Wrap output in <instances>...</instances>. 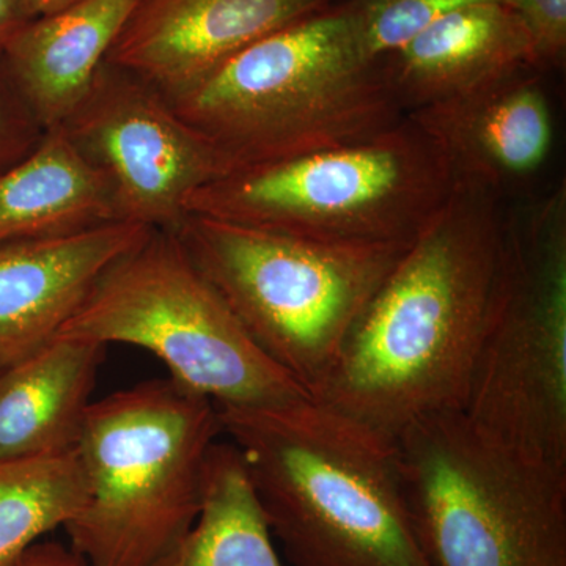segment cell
<instances>
[{"instance_id": "6da1fadb", "label": "cell", "mask_w": 566, "mask_h": 566, "mask_svg": "<svg viewBox=\"0 0 566 566\" xmlns=\"http://www.w3.org/2000/svg\"><path fill=\"white\" fill-rule=\"evenodd\" d=\"M501 196L453 182L368 301L315 401L392 438L461 409L504 271Z\"/></svg>"}, {"instance_id": "7a4b0ae2", "label": "cell", "mask_w": 566, "mask_h": 566, "mask_svg": "<svg viewBox=\"0 0 566 566\" xmlns=\"http://www.w3.org/2000/svg\"><path fill=\"white\" fill-rule=\"evenodd\" d=\"M218 412L292 566H431L392 438L314 398Z\"/></svg>"}, {"instance_id": "3957f363", "label": "cell", "mask_w": 566, "mask_h": 566, "mask_svg": "<svg viewBox=\"0 0 566 566\" xmlns=\"http://www.w3.org/2000/svg\"><path fill=\"white\" fill-rule=\"evenodd\" d=\"M169 103L234 170L370 139L405 118L346 6L263 36Z\"/></svg>"}, {"instance_id": "277c9868", "label": "cell", "mask_w": 566, "mask_h": 566, "mask_svg": "<svg viewBox=\"0 0 566 566\" xmlns=\"http://www.w3.org/2000/svg\"><path fill=\"white\" fill-rule=\"evenodd\" d=\"M222 438L218 408L172 379L92 401L76 453L85 502L66 524L87 566H153L191 528Z\"/></svg>"}, {"instance_id": "5b68a950", "label": "cell", "mask_w": 566, "mask_h": 566, "mask_svg": "<svg viewBox=\"0 0 566 566\" xmlns=\"http://www.w3.org/2000/svg\"><path fill=\"white\" fill-rule=\"evenodd\" d=\"M174 232L253 344L311 397L412 241L327 243L199 214Z\"/></svg>"}, {"instance_id": "8992f818", "label": "cell", "mask_w": 566, "mask_h": 566, "mask_svg": "<svg viewBox=\"0 0 566 566\" xmlns=\"http://www.w3.org/2000/svg\"><path fill=\"white\" fill-rule=\"evenodd\" d=\"M394 449L431 566H566V471L491 441L461 409L417 417Z\"/></svg>"}, {"instance_id": "52a82bcc", "label": "cell", "mask_w": 566, "mask_h": 566, "mask_svg": "<svg viewBox=\"0 0 566 566\" xmlns=\"http://www.w3.org/2000/svg\"><path fill=\"white\" fill-rule=\"evenodd\" d=\"M452 189L444 156L405 115L370 139L233 170L185 212L327 243H409Z\"/></svg>"}, {"instance_id": "ba28073f", "label": "cell", "mask_w": 566, "mask_h": 566, "mask_svg": "<svg viewBox=\"0 0 566 566\" xmlns=\"http://www.w3.org/2000/svg\"><path fill=\"white\" fill-rule=\"evenodd\" d=\"M59 335L145 349L216 408L312 398L253 344L174 230H151L112 264Z\"/></svg>"}, {"instance_id": "9c48e42d", "label": "cell", "mask_w": 566, "mask_h": 566, "mask_svg": "<svg viewBox=\"0 0 566 566\" xmlns=\"http://www.w3.org/2000/svg\"><path fill=\"white\" fill-rule=\"evenodd\" d=\"M463 412L516 455L566 471V189L509 214L501 285Z\"/></svg>"}, {"instance_id": "30bf717a", "label": "cell", "mask_w": 566, "mask_h": 566, "mask_svg": "<svg viewBox=\"0 0 566 566\" xmlns=\"http://www.w3.org/2000/svg\"><path fill=\"white\" fill-rule=\"evenodd\" d=\"M61 126L106 181L123 222L177 229L186 199L234 170L166 96L106 62Z\"/></svg>"}, {"instance_id": "8fae6325", "label": "cell", "mask_w": 566, "mask_h": 566, "mask_svg": "<svg viewBox=\"0 0 566 566\" xmlns=\"http://www.w3.org/2000/svg\"><path fill=\"white\" fill-rule=\"evenodd\" d=\"M333 0H142L106 63L167 99L192 91L255 41Z\"/></svg>"}, {"instance_id": "7c38bea8", "label": "cell", "mask_w": 566, "mask_h": 566, "mask_svg": "<svg viewBox=\"0 0 566 566\" xmlns=\"http://www.w3.org/2000/svg\"><path fill=\"white\" fill-rule=\"evenodd\" d=\"M406 118L434 142L453 182L499 196L538 174L553 150V111L535 66Z\"/></svg>"}, {"instance_id": "4fadbf2b", "label": "cell", "mask_w": 566, "mask_h": 566, "mask_svg": "<svg viewBox=\"0 0 566 566\" xmlns=\"http://www.w3.org/2000/svg\"><path fill=\"white\" fill-rule=\"evenodd\" d=\"M151 230L117 221L0 244V367L54 340L102 275Z\"/></svg>"}, {"instance_id": "5bb4252c", "label": "cell", "mask_w": 566, "mask_h": 566, "mask_svg": "<svg viewBox=\"0 0 566 566\" xmlns=\"http://www.w3.org/2000/svg\"><path fill=\"white\" fill-rule=\"evenodd\" d=\"M395 99L408 112L463 95L535 66L523 21L502 2L450 11L381 62Z\"/></svg>"}, {"instance_id": "9a60e30c", "label": "cell", "mask_w": 566, "mask_h": 566, "mask_svg": "<svg viewBox=\"0 0 566 566\" xmlns=\"http://www.w3.org/2000/svg\"><path fill=\"white\" fill-rule=\"evenodd\" d=\"M142 0H81L28 22L0 48L10 77L41 128L69 120Z\"/></svg>"}, {"instance_id": "2e32d148", "label": "cell", "mask_w": 566, "mask_h": 566, "mask_svg": "<svg viewBox=\"0 0 566 566\" xmlns=\"http://www.w3.org/2000/svg\"><path fill=\"white\" fill-rule=\"evenodd\" d=\"M106 346L57 335L0 367V461L76 449Z\"/></svg>"}, {"instance_id": "e0dca14e", "label": "cell", "mask_w": 566, "mask_h": 566, "mask_svg": "<svg viewBox=\"0 0 566 566\" xmlns=\"http://www.w3.org/2000/svg\"><path fill=\"white\" fill-rule=\"evenodd\" d=\"M120 221L102 175L63 126L0 170V244L62 237Z\"/></svg>"}, {"instance_id": "ac0fdd59", "label": "cell", "mask_w": 566, "mask_h": 566, "mask_svg": "<svg viewBox=\"0 0 566 566\" xmlns=\"http://www.w3.org/2000/svg\"><path fill=\"white\" fill-rule=\"evenodd\" d=\"M153 566H283L243 458L223 436L208 457L199 515Z\"/></svg>"}, {"instance_id": "d6986e66", "label": "cell", "mask_w": 566, "mask_h": 566, "mask_svg": "<svg viewBox=\"0 0 566 566\" xmlns=\"http://www.w3.org/2000/svg\"><path fill=\"white\" fill-rule=\"evenodd\" d=\"M84 502L76 449L0 461V566H13L44 535L65 527Z\"/></svg>"}, {"instance_id": "ffe728a7", "label": "cell", "mask_w": 566, "mask_h": 566, "mask_svg": "<svg viewBox=\"0 0 566 566\" xmlns=\"http://www.w3.org/2000/svg\"><path fill=\"white\" fill-rule=\"evenodd\" d=\"M504 0H353L346 3L364 57L381 63L450 11Z\"/></svg>"}, {"instance_id": "44dd1931", "label": "cell", "mask_w": 566, "mask_h": 566, "mask_svg": "<svg viewBox=\"0 0 566 566\" xmlns=\"http://www.w3.org/2000/svg\"><path fill=\"white\" fill-rule=\"evenodd\" d=\"M504 3L527 29L536 69L560 66L566 51V0H504Z\"/></svg>"}, {"instance_id": "7402d4cb", "label": "cell", "mask_w": 566, "mask_h": 566, "mask_svg": "<svg viewBox=\"0 0 566 566\" xmlns=\"http://www.w3.org/2000/svg\"><path fill=\"white\" fill-rule=\"evenodd\" d=\"M41 134L43 128L22 99L0 54V170L28 155Z\"/></svg>"}, {"instance_id": "603a6c76", "label": "cell", "mask_w": 566, "mask_h": 566, "mask_svg": "<svg viewBox=\"0 0 566 566\" xmlns=\"http://www.w3.org/2000/svg\"><path fill=\"white\" fill-rule=\"evenodd\" d=\"M13 566H87L77 554L52 542H39L29 547Z\"/></svg>"}, {"instance_id": "cb8c5ba5", "label": "cell", "mask_w": 566, "mask_h": 566, "mask_svg": "<svg viewBox=\"0 0 566 566\" xmlns=\"http://www.w3.org/2000/svg\"><path fill=\"white\" fill-rule=\"evenodd\" d=\"M31 21L25 0H0V48Z\"/></svg>"}, {"instance_id": "d4e9b609", "label": "cell", "mask_w": 566, "mask_h": 566, "mask_svg": "<svg viewBox=\"0 0 566 566\" xmlns=\"http://www.w3.org/2000/svg\"><path fill=\"white\" fill-rule=\"evenodd\" d=\"M81 0H25L31 20H40V18L52 17V14L61 13V11L76 6Z\"/></svg>"}]
</instances>
